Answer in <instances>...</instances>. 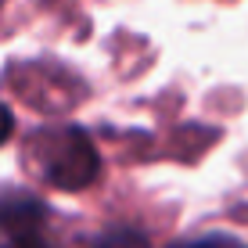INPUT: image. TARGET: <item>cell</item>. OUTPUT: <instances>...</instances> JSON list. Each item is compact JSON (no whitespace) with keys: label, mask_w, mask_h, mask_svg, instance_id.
<instances>
[{"label":"cell","mask_w":248,"mask_h":248,"mask_svg":"<svg viewBox=\"0 0 248 248\" xmlns=\"http://www.w3.org/2000/svg\"><path fill=\"white\" fill-rule=\"evenodd\" d=\"M0 248H50L40 234H15L7 241H0Z\"/></svg>","instance_id":"obj_5"},{"label":"cell","mask_w":248,"mask_h":248,"mask_svg":"<svg viewBox=\"0 0 248 248\" xmlns=\"http://www.w3.org/2000/svg\"><path fill=\"white\" fill-rule=\"evenodd\" d=\"M173 248H248V245H241L237 237H227V234H209V237H194V241H180Z\"/></svg>","instance_id":"obj_3"},{"label":"cell","mask_w":248,"mask_h":248,"mask_svg":"<svg viewBox=\"0 0 248 248\" xmlns=\"http://www.w3.org/2000/svg\"><path fill=\"white\" fill-rule=\"evenodd\" d=\"M11 133H15V115H11L7 105H0V144L11 140Z\"/></svg>","instance_id":"obj_6"},{"label":"cell","mask_w":248,"mask_h":248,"mask_svg":"<svg viewBox=\"0 0 248 248\" xmlns=\"http://www.w3.org/2000/svg\"><path fill=\"white\" fill-rule=\"evenodd\" d=\"M47 219V209L44 202H36L32 194H0V230H4L7 237L15 234H40V227H44Z\"/></svg>","instance_id":"obj_2"},{"label":"cell","mask_w":248,"mask_h":248,"mask_svg":"<svg viewBox=\"0 0 248 248\" xmlns=\"http://www.w3.org/2000/svg\"><path fill=\"white\" fill-rule=\"evenodd\" d=\"M32 162L40 166V176L58 191H83L101 173V155L79 126L40 130L32 137Z\"/></svg>","instance_id":"obj_1"},{"label":"cell","mask_w":248,"mask_h":248,"mask_svg":"<svg viewBox=\"0 0 248 248\" xmlns=\"http://www.w3.org/2000/svg\"><path fill=\"white\" fill-rule=\"evenodd\" d=\"M101 248H151V245L144 241L137 230H115V234H108L105 241H101Z\"/></svg>","instance_id":"obj_4"}]
</instances>
